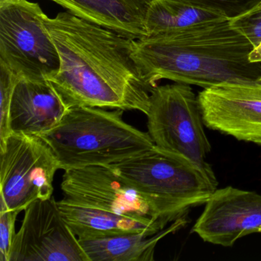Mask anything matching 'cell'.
I'll list each match as a JSON object with an SVG mask.
<instances>
[{
    "mask_svg": "<svg viewBox=\"0 0 261 261\" xmlns=\"http://www.w3.org/2000/svg\"><path fill=\"white\" fill-rule=\"evenodd\" d=\"M60 59L53 83L68 109L139 111L146 114L154 89L133 56L134 40L71 14L45 16Z\"/></svg>",
    "mask_w": 261,
    "mask_h": 261,
    "instance_id": "obj_1",
    "label": "cell"
},
{
    "mask_svg": "<svg viewBox=\"0 0 261 261\" xmlns=\"http://www.w3.org/2000/svg\"><path fill=\"white\" fill-rule=\"evenodd\" d=\"M250 41L224 18L176 33L134 40L133 56L155 88L163 79L208 88L261 83V63L252 62Z\"/></svg>",
    "mask_w": 261,
    "mask_h": 261,
    "instance_id": "obj_2",
    "label": "cell"
},
{
    "mask_svg": "<svg viewBox=\"0 0 261 261\" xmlns=\"http://www.w3.org/2000/svg\"><path fill=\"white\" fill-rule=\"evenodd\" d=\"M124 111L74 107L57 126L38 137L51 148L64 170L111 166L153 150L149 134L126 123Z\"/></svg>",
    "mask_w": 261,
    "mask_h": 261,
    "instance_id": "obj_3",
    "label": "cell"
},
{
    "mask_svg": "<svg viewBox=\"0 0 261 261\" xmlns=\"http://www.w3.org/2000/svg\"><path fill=\"white\" fill-rule=\"evenodd\" d=\"M109 166L147 198L166 224L205 204L218 189L212 168L200 167L156 147Z\"/></svg>",
    "mask_w": 261,
    "mask_h": 261,
    "instance_id": "obj_4",
    "label": "cell"
},
{
    "mask_svg": "<svg viewBox=\"0 0 261 261\" xmlns=\"http://www.w3.org/2000/svg\"><path fill=\"white\" fill-rule=\"evenodd\" d=\"M148 134L155 147L204 169L210 143L198 96L190 85L177 83L157 85L151 93L147 113Z\"/></svg>",
    "mask_w": 261,
    "mask_h": 261,
    "instance_id": "obj_5",
    "label": "cell"
},
{
    "mask_svg": "<svg viewBox=\"0 0 261 261\" xmlns=\"http://www.w3.org/2000/svg\"><path fill=\"white\" fill-rule=\"evenodd\" d=\"M45 16L37 3L0 0V61L20 79L47 80L60 68Z\"/></svg>",
    "mask_w": 261,
    "mask_h": 261,
    "instance_id": "obj_6",
    "label": "cell"
},
{
    "mask_svg": "<svg viewBox=\"0 0 261 261\" xmlns=\"http://www.w3.org/2000/svg\"><path fill=\"white\" fill-rule=\"evenodd\" d=\"M1 210H25L37 200L53 196L59 161L41 137L11 134L0 146Z\"/></svg>",
    "mask_w": 261,
    "mask_h": 261,
    "instance_id": "obj_7",
    "label": "cell"
},
{
    "mask_svg": "<svg viewBox=\"0 0 261 261\" xmlns=\"http://www.w3.org/2000/svg\"><path fill=\"white\" fill-rule=\"evenodd\" d=\"M62 201L106 211L146 222L165 224L153 206L109 166H90L65 170Z\"/></svg>",
    "mask_w": 261,
    "mask_h": 261,
    "instance_id": "obj_8",
    "label": "cell"
},
{
    "mask_svg": "<svg viewBox=\"0 0 261 261\" xmlns=\"http://www.w3.org/2000/svg\"><path fill=\"white\" fill-rule=\"evenodd\" d=\"M9 261H90L51 196L25 209Z\"/></svg>",
    "mask_w": 261,
    "mask_h": 261,
    "instance_id": "obj_9",
    "label": "cell"
},
{
    "mask_svg": "<svg viewBox=\"0 0 261 261\" xmlns=\"http://www.w3.org/2000/svg\"><path fill=\"white\" fill-rule=\"evenodd\" d=\"M198 97L206 127L261 145V83L218 85Z\"/></svg>",
    "mask_w": 261,
    "mask_h": 261,
    "instance_id": "obj_10",
    "label": "cell"
},
{
    "mask_svg": "<svg viewBox=\"0 0 261 261\" xmlns=\"http://www.w3.org/2000/svg\"><path fill=\"white\" fill-rule=\"evenodd\" d=\"M192 229L204 242L232 247L240 238L261 233V195L232 186L217 189Z\"/></svg>",
    "mask_w": 261,
    "mask_h": 261,
    "instance_id": "obj_11",
    "label": "cell"
},
{
    "mask_svg": "<svg viewBox=\"0 0 261 261\" xmlns=\"http://www.w3.org/2000/svg\"><path fill=\"white\" fill-rule=\"evenodd\" d=\"M68 110L63 99L48 79H20L12 97L11 134L41 135L57 126Z\"/></svg>",
    "mask_w": 261,
    "mask_h": 261,
    "instance_id": "obj_12",
    "label": "cell"
},
{
    "mask_svg": "<svg viewBox=\"0 0 261 261\" xmlns=\"http://www.w3.org/2000/svg\"><path fill=\"white\" fill-rule=\"evenodd\" d=\"M71 14L133 39L149 37L146 16L152 0H50Z\"/></svg>",
    "mask_w": 261,
    "mask_h": 261,
    "instance_id": "obj_13",
    "label": "cell"
},
{
    "mask_svg": "<svg viewBox=\"0 0 261 261\" xmlns=\"http://www.w3.org/2000/svg\"><path fill=\"white\" fill-rule=\"evenodd\" d=\"M67 224L79 239L109 238L144 232L154 235L165 228L160 223L146 222L130 217L58 201Z\"/></svg>",
    "mask_w": 261,
    "mask_h": 261,
    "instance_id": "obj_14",
    "label": "cell"
},
{
    "mask_svg": "<svg viewBox=\"0 0 261 261\" xmlns=\"http://www.w3.org/2000/svg\"><path fill=\"white\" fill-rule=\"evenodd\" d=\"M185 224L186 221L182 218L154 235L137 232L79 241L90 261H152L159 241Z\"/></svg>",
    "mask_w": 261,
    "mask_h": 261,
    "instance_id": "obj_15",
    "label": "cell"
},
{
    "mask_svg": "<svg viewBox=\"0 0 261 261\" xmlns=\"http://www.w3.org/2000/svg\"><path fill=\"white\" fill-rule=\"evenodd\" d=\"M224 18L216 12L180 0H152L146 16V27L149 36H161Z\"/></svg>",
    "mask_w": 261,
    "mask_h": 261,
    "instance_id": "obj_16",
    "label": "cell"
},
{
    "mask_svg": "<svg viewBox=\"0 0 261 261\" xmlns=\"http://www.w3.org/2000/svg\"><path fill=\"white\" fill-rule=\"evenodd\" d=\"M20 77L4 62L0 61V146L11 134L10 112L12 97Z\"/></svg>",
    "mask_w": 261,
    "mask_h": 261,
    "instance_id": "obj_17",
    "label": "cell"
},
{
    "mask_svg": "<svg viewBox=\"0 0 261 261\" xmlns=\"http://www.w3.org/2000/svg\"><path fill=\"white\" fill-rule=\"evenodd\" d=\"M195 7L216 12L231 19L261 3V0H180Z\"/></svg>",
    "mask_w": 261,
    "mask_h": 261,
    "instance_id": "obj_18",
    "label": "cell"
},
{
    "mask_svg": "<svg viewBox=\"0 0 261 261\" xmlns=\"http://www.w3.org/2000/svg\"><path fill=\"white\" fill-rule=\"evenodd\" d=\"M232 27L245 36L255 48L261 44V3L251 10L230 19Z\"/></svg>",
    "mask_w": 261,
    "mask_h": 261,
    "instance_id": "obj_19",
    "label": "cell"
},
{
    "mask_svg": "<svg viewBox=\"0 0 261 261\" xmlns=\"http://www.w3.org/2000/svg\"><path fill=\"white\" fill-rule=\"evenodd\" d=\"M18 211H0V261H9L13 238L16 235Z\"/></svg>",
    "mask_w": 261,
    "mask_h": 261,
    "instance_id": "obj_20",
    "label": "cell"
},
{
    "mask_svg": "<svg viewBox=\"0 0 261 261\" xmlns=\"http://www.w3.org/2000/svg\"><path fill=\"white\" fill-rule=\"evenodd\" d=\"M249 59L252 62H259V63H261V44L251 51Z\"/></svg>",
    "mask_w": 261,
    "mask_h": 261,
    "instance_id": "obj_21",
    "label": "cell"
}]
</instances>
